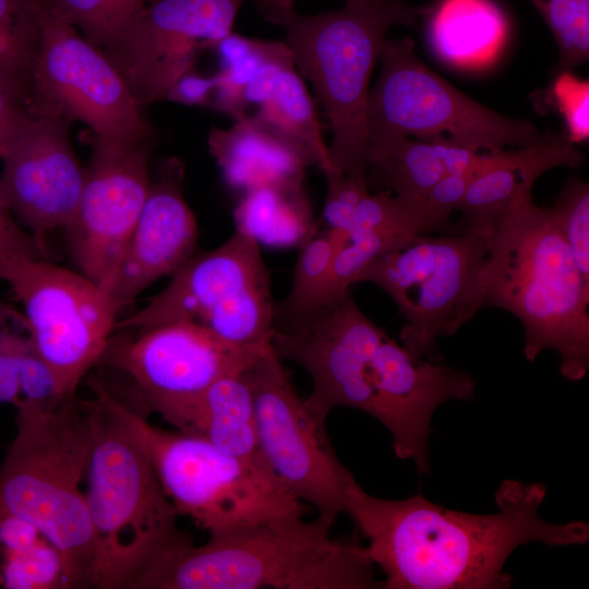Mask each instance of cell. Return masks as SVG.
Returning <instances> with one entry per match:
<instances>
[{
    "label": "cell",
    "mask_w": 589,
    "mask_h": 589,
    "mask_svg": "<svg viewBox=\"0 0 589 589\" xmlns=\"http://www.w3.org/2000/svg\"><path fill=\"white\" fill-rule=\"evenodd\" d=\"M546 495L540 482L505 480L495 493L498 512L470 514L436 505L421 494L402 500L366 493L356 480L345 510L368 540L366 552L385 575V589H506L504 570L520 545H579L585 521L553 524L539 514Z\"/></svg>",
    "instance_id": "1"
},
{
    "label": "cell",
    "mask_w": 589,
    "mask_h": 589,
    "mask_svg": "<svg viewBox=\"0 0 589 589\" xmlns=\"http://www.w3.org/2000/svg\"><path fill=\"white\" fill-rule=\"evenodd\" d=\"M488 228V254L472 302L510 312L524 328L529 361L544 350L560 358L562 375L582 380L589 370V283L575 262L550 207L532 191L496 214L476 217Z\"/></svg>",
    "instance_id": "2"
},
{
    "label": "cell",
    "mask_w": 589,
    "mask_h": 589,
    "mask_svg": "<svg viewBox=\"0 0 589 589\" xmlns=\"http://www.w3.org/2000/svg\"><path fill=\"white\" fill-rule=\"evenodd\" d=\"M85 401L92 445L86 504L96 550L94 588L132 589L157 561L192 543L177 526L130 408L101 383Z\"/></svg>",
    "instance_id": "3"
},
{
    "label": "cell",
    "mask_w": 589,
    "mask_h": 589,
    "mask_svg": "<svg viewBox=\"0 0 589 589\" xmlns=\"http://www.w3.org/2000/svg\"><path fill=\"white\" fill-rule=\"evenodd\" d=\"M274 519L209 537L165 555L133 589H372L365 546L330 538L334 519L318 514Z\"/></svg>",
    "instance_id": "4"
},
{
    "label": "cell",
    "mask_w": 589,
    "mask_h": 589,
    "mask_svg": "<svg viewBox=\"0 0 589 589\" xmlns=\"http://www.w3.org/2000/svg\"><path fill=\"white\" fill-rule=\"evenodd\" d=\"M15 407L16 434L0 468V518L31 521L58 549L62 589L94 588L95 538L81 491L92 445L86 404L72 397Z\"/></svg>",
    "instance_id": "5"
},
{
    "label": "cell",
    "mask_w": 589,
    "mask_h": 589,
    "mask_svg": "<svg viewBox=\"0 0 589 589\" xmlns=\"http://www.w3.org/2000/svg\"><path fill=\"white\" fill-rule=\"evenodd\" d=\"M431 8L404 0L346 1L337 11L302 15L291 9L265 17L285 29L296 68L327 118L330 167L362 188L369 189V84L386 33L412 25Z\"/></svg>",
    "instance_id": "6"
},
{
    "label": "cell",
    "mask_w": 589,
    "mask_h": 589,
    "mask_svg": "<svg viewBox=\"0 0 589 589\" xmlns=\"http://www.w3.org/2000/svg\"><path fill=\"white\" fill-rule=\"evenodd\" d=\"M130 416L178 515L191 518L209 537L303 516L301 501L266 468L227 454L201 436L154 426L131 408Z\"/></svg>",
    "instance_id": "7"
},
{
    "label": "cell",
    "mask_w": 589,
    "mask_h": 589,
    "mask_svg": "<svg viewBox=\"0 0 589 589\" xmlns=\"http://www.w3.org/2000/svg\"><path fill=\"white\" fill-rule=\"evenodd\" d=\"M459 233L417 235L370 263L356 278L383 289L405 317L401 346L413 357L440 361L436 339L473 317L472 302L488 254V228L468 219Z\"/></svg>",
    "instance_id": "8"
},
{
    "label": "cell",
    "mask_w": 589,
    "mask_h": 589,
    "mask_svg": "<svg viewBox=\"0 0 589 589\" xmlns=\"http://www.w3.org/2000/svg\"><path fill=\"white\" fill-rule=\"evenodd\" d=\"M275 304L260 243L236 230L216 249L195 253L164 290L115 327L139 333L187 322L228 344L262 348L271 344Z\"/></svg>",
    "instance_id": "9"
},
{
    "label": "cell",
    "mask_w": 589,
    "mask_h": 589,
    "mask_svg": "<svg viewBox=\"0 0 589 589\" xmlns=\"http://www.w3.org/2000/svg\"><path fill=\"white\" fill-rule=\"evenodd\" d=\"M378 58L366 100L370 133L448 140L480 152L531 145L542 135L531 122L505 117L450 85L419 59L410 38H386Z\"/></svg>",
    "instance_id": "10"
},
{
    "label": "cell",
    "mask_w": 589,
    "mask_h": 589,
    "mask_svg": "<svg viewBox=\"0 0 589 589\" xmlns=\"http://www.w3.org/2000/svg\"><path fill=\"white\" fill-rule=\"evenodd\" d=\"M39 34L29 74L31 117L81 121L96 136L134 144L152 130L123 77L100 48L40 2Z\"/></svg>",
    "instance_id": "11"
},
{
    "label": "cell",
    "mask_w": 589,
    "mask_h": 589,
    "mask_svg": "<svg viewBox=\"0 0 589 589\" xmlns=\"http://www.w3.org/2000/svg\"><path fill=\"white\" fill-rule=\"evenodd\" d=\"M385 336L348 290L329 296L302 314L274 321L271 344L280 359L306 371L312 390L303 402L325 424L336 407L374 417L375 352Z\"/></svg>",
    "instance_id": "12"
},
{
    "label": "cell",
    "mask_w": 589,
    "mask_h": 589,
    "mask_svg": "<svg viewBox=\"0 0 589 589\" xmlns=\"http://www.w3.org/2000/svg\"><path fill=\"white\" fill-rule=\"evenodd\" d=\"M252 390L263 458L298 500L335 520L345 510L346 490L354 480L340 462L325 424L294 392L272 344L243 370Z\"/></svg>",
    "instance_id": "13"
},
{
    "label": "cell",
    "mask_w": 589,
    "mask_h": 589,
    "mask_svg": "<svg viewBox=\"0 0 589 589\" xmlns=\"http://www.w3.org/2000/svg\"><path fill=\"white\" fill-rule=\"evenodd\" d=\"M3 281L22 302L34 344L63 394L74 397L83 376L100 361L119 308L100 285L44 259L17 262Z\"/></svg>",
    "instance_id": "14"
},
{
    "label": "cell",
    "mask_w": 589,
    "mask_h": 589,
    "mask_svg": "<svg viewBox=\"0 0 589 589\" xmlns=\"http://www.w3.org/2000/svg\"><path fill=\"white\" fill-rule=\"evenodd\" d=\"M265 347H238L199 325L172 322L133 339H109L100 360L128 374L146 408L180 431L214 382L244 370Z\"/></svg>",
    "instance_id": "15"
},
{
    "label": "cell",
    "mask_w": 589,
    "mask_h": 589,
    "mask_svg": "<svg viewBox=\"0 0 589 589\" xmlns=\"http://www.w3.org/2000/svg\"><path fill=\"white\" fill-rule=\"evenodd\" d=\"M243 0H148L145 9L104 52L142 108L166 98L192 71L200 48L212 47L232 32Z\"/></svg>",
    "instance_id": "16"
},
{
    "label": "cell",
    "mask_w": 589,
    "mask_h": 589,
    "mask_svg": "<svg viewBox=\"0 0 589 589\" xmlns=\"http://www.w3.org/2000/svg\"><path fill=\"white\" fill-rule=\"evenodd\" d=\"M148 139L127 144L96 136L74 221L67 230L81 273L101 285L115 269L146 201Z\"/></svg>",
    "instance_id": "17"
},
{
    "label": "cell",
    "mask_w": 589,
    "mask_h": 589,
    "mask_svg": "<svg viewBox=\"0 0 589 589\" xmlns=\"http://www.w3.org/2000/svg\"><path fill=\"white\" fill-rule=\"evenodd\" d=\"M70 124L29 117L1 158L0 194L14 218L38 239L49 230H68L79 209L85 172Z\"/></svg>",
    "instance_id": "18"
},
{
    "label": "cell",
    "mask_w": 589,
    "mask_h": 589,
    "mask_svg": "<svg viewBox=\"0 0 589 589\" xmlns=\"http://www.w3.org/2000/svg\"><path fill=\"white\" fill-rule=\"evenodd\" d=\"M183 165L176 158L158 168L123 252L100 285L119 310L196 253L199 230L183 195Z\"/></svg>",
    "instance_id": "19"
},
{
    "label": "cell",
    "mask_w": 589,
    "mask_h": 589,
    "mask_svg": "<svg viewBox=\"0 0 589 589\" xmlns=\"http://www.w3.org/2000/svg\"><path fill=\"white\" fill-rule=\"evenodd\" d=\"M207 144L232 189L303 187L309 164L256 115H245L228 129L212 128Z\"/></svg>",
    "instance_id": "20"
},
{
    "label": "cell",
    "mask_w": 589,
    "mask_h": 589,
    "mask_svg": "<svg viewBox=\"0 0 589 589\" xmlns=\"http://www.w3.org/2000/svg\"><path fill=\"white\" fill-rule=\"evenodd\" d=\"M584 155L565 133L545 132L536 143L513 151L486 152L483 165L458 205L467 219L501 212L537 179L556 167L577 168Z\"/></svg>",
    "instance_id": "21"
},
{
    "label": "cell",
    "mask_w": 589,
    "mask_h": 589,
    "mask_svg": "<svg viewBox=\"0 0 589 589\" xmlns=\"http://www.w3.org/2000/svg\"><path fill=\"white\" fill-rule=\"evenodd\" d=\"M180 432L201 436L227 454L269 470L261 452L253 394L243 370L214 382Z\"/></svg>",
    "instance_id": "22"
},
{
    "label": "cell",
    "mask_w": 589,
    "mask_h": 589,
    "mask_svg": "<svg viewBox=\"0 0 589 589\" xmlns=\"http://www.w3.org/2000/svg\"><path fill=\"white\" fill-rule=\"evenodd\" d=\"M429 13L432 44L452 62L486 59L505 36V16L491 0H442Z\"/></svg>",
    "instance_id": "23"
},
{
    "label": "cell",
    "mask_w": 589,
    "mask_h": 589,
    "mask_svg": "<svg viewBox=\"0 0 589 589\" xmlns=\"http://www.w3.org/2000/svg\"><path fill=\"white\" fill-rule=\"evenodd\" d=\"M446 175L433 142L395 133H370L366 181L395 195L423 199Z\"/></svg>",
    "instance_id": "24"
},
{
    "label": "cell",
    "mask_w": 589,
    "mask_h": 589,
    "mask_svg": "<svg viewBox=\"0 0 589 589\" xmlns=\"http://www.w3.org/2000/svg\"><path fill=\"white\" fill-rule=\"evenodd\" d=\"M233 215L236 230L253 237L259 243L300 247L315 235L303 187H260L247 191Z\"/></svg>",
    "instance_id": "25"
},
{
    "label": "cell",
    "mask_w": 589,
    "mask_h": 589,
    "mask_svg": "<svg viewBox=\"0 0 589 589\" xmlns=\"http://www.w3.org/2000/svg\"><path fill=\"white\" fill-rule=\"evenodd\" d=\"M255 113L268 128L291 144L309 166L330 167L328 145L312 98L296 64L280 72L271 96Z\"/></svg>",
    "instance_id": "26"
},
{
    "label": "cell",
    "mask_w": 589,
    "mask_h": 589,
    "mask_svg": "<svg viewBox=\"0 0 589 589\" xmlns=\"http://www.w3.org/2000/svg\"><path fill=\"white\" fill-rule=\"evenodd\" d=\"M448 216L435 209L425 199L395 195L387 190L368 193L341 230H332L340 243L373 230L401 228L422 235L445 226ZM330 230V229H329Z\"/></svg>",
    "instance_id": "27"
},
{
    "label": "cell",
    "mask_w": 589,
    "mask_h": 589,
    "mask_svg": "<svg viewBox=\"0 0 589 589\" xmlns=\"http://www.w3.org/2000/svg\"><path fill=\"white\" fill-rule=\"evenodd\" d=\"M279 45L280 41L249 38L233 32L219 39L213 47L220 68L216 72L211 107L235 121L245 116V87Z\"/></svg>",
    "instance_id": "28"
},
{
    "label": "cell",
    "mask_w": 589,
    "mask_h": 589,
    "mask_svg": "<svg viewBox=\"0 0 589 589\" xmlns=\"http://www.w3.org/2000/svg\"><path fill=\"white\" fill-rule=\"evenodd\" d=\"M340 248L329 229L300 245L290 289L285 299L275 304L273 322L302 314L329 297L333 261Z\"/></svg>",
    "instance_id": "29"
},
{
    "label": "cell",
    "mask_w": 589,
    "mask_h": 589,
    "mask_svg": "<svg viewBox=\"0 0 589 589\" xmlns=\"http://www.w3.org/2000/svg\"><path fill=\"white\" fill-rule=\"evenodd\" d=\"M38 0H0V79L26 103L39 34Z\"/></svg>",
    "instance_id": "30"
},
{
    "label": "cell",
    "mask_w": 589,
    "mask_h": 589,
    "mask_svg": "<svg viewBox=\"0 0 589 589\" xmlns=\"http://www.w3.org/2000/svg\"><path fill=\"white\" fill-rule=\"evenodd\" d=\"M101 50L116 45L133 26L148 0H38Z\"/></svg>",
    "instance_id": "31"
},
{
    "label": "cell",
    "mask_w": 589,
    "mask_h": 589,
    "mask_svg": "<svg viewBox=\"0 0 589 589\" xmlns=\"http://www.w3.org/2000/svg\"><path fill=\"white\" fill-rule=\"evenodd\" d=\"M548 24L558 48L554 74L589 59V0H530Z\"/></svg>",
    "instance_id": "32"
},
{
    "label": "cell",
    "mask_w": 589,
    "mask_h": 589,
    "mask_svg": "<svg viewBox=\"0 0 589 589\" xmlns=\"http://www.w3.org/2000/svg\"><path fill=\"white\" fill-rule=\"evenodd\" d=\"M1 585L7 589L62 588L63 563L58 549L45 537L29 549L4 551Z\"/></svg>",
    "instance_id": "33"
},
{
    "label": "cell",
    "mask_w": 589,
    "mask_h": 589,
    "mask_svg": "<svg viewBox=\"0 0 589 589\" xmlns=\"http://www.w3.org/2000/svg\"><path fill=\"white\" fill-rule=\"evenodd\" d=\"M417 235L407 229L386 228L366 232L347 242L333 261L329 296L348 291L370 263Z\"/></svg>",
    "instance_id": "34"
},
{
    "label": "cell",
    "mask_w": 589,
    "mask_h": 589,
    "mask_svg": "<svg viewBox=\"0 0 589 589\" xmlns=\"http://www.w3.org/2000/svg\"><path fill=\"white\" fill-rule=\"evenodd\" d=\"M584 279L589 283V185L577 178L566 182L550 207Z\"/></svg>",
    "instance_id": "35"
},
{
    "label": "cell",
    "mask_w": 589,
    "mask_h": 589,
    "mask_svg": "<svg viewBox=\"0 0 589 589\" xmlns=\"http://www.w3.org/2000/svg\"><path fill=\"white\" fill-rule=\"evenodd\" d=\"M33 342L24 314L0 301V402L19 404L20 361Z\"/></svg>",
    "instance_id": "36"
},
{
    "label": "cell",
    "mask_w": 589,
    "mask_h": 589,
    "mask_svg": "<svg viewBox=\"0 0 589 589\" xmlns=\"http://www.w3.org/2000/svg\"><path fill=\"white\" fill-rule=\"evenodd\" d=\"M550 100L564 119L567 139L581 143L589 139V83L572 71L555 74L549 89Z\"/></svg>",
    "instance_id": "37"
},
{
    "label": "cell",
    "mask_w": 589,
    "mask_h": 589,
    "mask_svg": "<svg viewBox=\"0 0 589 589\" xmlns=\"http://www.w3.org/2000/svg\"><path fill=\"white\" fill-rule=\"evenodd\" d=\"M326 180L323 217L328 229L341 230L349 223L360 201L369 193L344 172L332 167L322 170Z\"/></svg>",
    "instance_id": "38"
},
{
    "label": "cell",
    "mask_w": 589,
    "mask_h": 589,
    "mask_svg": "<svg viewBox=\"0 0 589 589\" xmlns=\"http://www.w3.org/2000/svg\"><path fill=\"white\" fill-rule=\"evenodd\" d=\"M41 241L24 231L0 194V281L7 271L20 261L44 259Z\"/></svg>",
    "instance_id": "39"
},
{
    "label": "cell",
    "mask_w": 589,
    "mask_h": 589,
    "mask_svg": "<svg viewBox=\"0 0 589 589\" xmlns=\"http://www.w3.org/2000/svg\"><path fill=\"white\" fill-rule=\"evenodd\" d=\"M29 117L23 94L0 79V159Z\"/></svg>",
    "instance_id": "40"
},
{
    "label": "cell",
    "mask_w": 589,
    "mask_h": 589,
    "mask_svg": "<svg viewBox=\"0 0 589 589\" xmlns=\"http://www.w3.org/2000/svg\"><path fill=\"white\" fill-rule=\"evenodd\" d=\"M479 171L445 175L425 194V199L435 209L448 216L457 209L469 183Z\"/></svg>",
    "instance_id": "41"
},
{
    "label": "cell",
    "mask_w": 589,
    "mask_h": 589,
    "mask_svg": "<svg viewBox=\"0 0 589 589\" xmlns=\"http://www.w3.org/2000/svg\"><path fill=\"white\" fill-rule=\"evenodd\" d=\"M216 84V73L211 76H202L190 71L175 83L166 98L189 106L211 107Z\"/></svg>",
    "instance_id": "42"
},
{
    "label": "cell",
    "mask_w": 589,
    "mask_h": 589,
    "mask_svg": "<svg viewBox=\"0 0 589 589\" xmlns=\"http://www.w3.org/2000/svg\"><path fill=\"white\" fill-rule=\"evenodd\" d=\"M40 537L38 528L22 517L7 515L0 518V546L4 551L29 549Z\"/></svg>",
    "instance_id": "43"
},
{
    "label": "cell",
    "mask_w": 589,
    "mask_h": 589,
    "mask_svg": "<svg viewBox=\"0 0 589 589\" xmlns=\"http://www.w3.org/2000/svg\"><path fill=\"white\" fill-rule=\"evenodd\" d=\"M297 0H256V5L260 13L266 17L267 15L293 9ZM346 1H384V0H346Z\"/></svg>",
    "instance_id": "44"
},
{
    "label": "cell",
    "mask_w": 589,
    "mask_h": 589,
    "mask_svg": "<svg viewBox=\"0 0 589 589\" xmlns=\"http://www.w3.org/2000/svg\"><path fill=\"white\" fill-rule=\"evenodd\" d=\"M0 585H1V570H0Z\"/></svg>",
    "instance_id": "45"
}]
</instances>
